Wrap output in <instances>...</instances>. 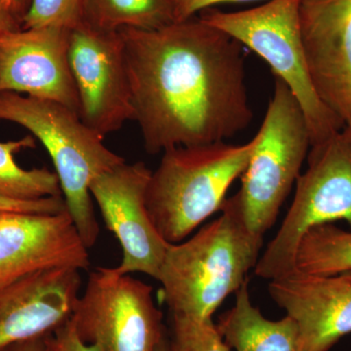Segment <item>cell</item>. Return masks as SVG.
Masks as SVG:
<instances>
[{"instance_id": "1", "label": "cell", "mask_w": 351, "mask_h": 351, "mask_svg": "<svg viewBox=\"0 0 351 351\" xmlns=\"http://www.w3.org/2000/svg\"><path fill=\"white\" fill-rule=\"evenodd\" d=\"M145 152L225 142L253 120L244 46L198 16L119 31Z\"/></svg>"}, {"instance_id": "2", "label": "cell", "mask_w": 351, "mask_h": 351, "mask_svg": "<svg viewBox=\"0 0 351 351\" xmlns=\"http://www.w3.org/2000/svg\"><path fill=\"white\" fill-rule=\"evenodd\" d=\"M186 241L170 244L157 281L171 314L207 319L255 269L263 237L252 232L235 198Z\"/></svg>"}, {"instance_id": "3", "label": "cell", "mask_w": 351, "mask_h": 351, "mask_svg": "<svg viewBox=\"0 0 351 351\" xmlns=\"http://www.w3.org/2000/svg\"><path fill=\"white\" fill-rule=\"evenodd\" d=\"M0 121L19 124L48 152L66 209L88 249L98 239L90 184L95 178L126 162L104 144L103 136L77 112L56 101L0 92Z\"/></svg>"}, {"instance_id": "4", "label": "cell", "mask_w": 351, "mask_h": 351, "mask_svg": "<svg viewBox=\"0 0 351 351\" xmlns=\"http://www.w3.org/2000/svg\"><path fill=\"white\" fill-rule=\"evenodd\" d=\"M226 142L171 147L163 152L145 193L147 211L168 243L184 241L221 210L232 182L241 177L255 149Z\"/></svg>"}, {"instance_id": "5", "label": "cell", "mask_w": 351, "mask_h": 351, "mask_svg": "<svg viewBox=\"0 0 351 351\" xmlns=\"http://www.w3.org/2000/svg\"><path fill=\"white\" fill-rule=\"evenodd\" d=\"M301 1L269 0L239 12L213 7L198 17L262 57L277 80L287 85L306 119L311 149L326 144L345 126L321 101L309 75L300 25Z\"/></svg>"}, {"instance_id": "6", "label": "cell", "mask_w": 351, "mask_h": 351, "mask_svg": "<svg viewBox=\"0 0 351 351\" xmlns=\"http://www.w3.org/2000/svg\"><path fill=\"white\" fill-rule=\"evenodd\" d=\"M255 137V149L233 197L249 228L263 237L276 223L311 149V136L301 108L287 85L277 78Z\"/></svg>"}, {"instance_id": "7", "label": "cell", "mask_w": 351, "mask_h": 351, "mask_svg": "<svg viewBox=\"0 0 351 351\" xmlns=\"http://www.w3.org/2000/svg\"><path fill=\"white\" fill-rule=\"evenodd\" d=\"M307 159L282 225L255 267L256 276L269 281L295 269L300 241L314 226L345 221L351 228V147L341 132L309 149Z\"/></svg>"}, {"instance_id": "8", "label": "cell", "mask_w": 351, "mask_h": 351, "mask_svg": "<svg viewBox=\"0 0 351 351\" xmlns=\"http://www.w3.org/2000/svg\"><path fill=\"white\" fill-rule=\"evenodd\" d=\"M69 321L83 341L101 351H157L166 339L152 286L112 267L90 274Z\"/></svg>"}, {"instance_id": "9", "label": "cell", "mask_w": 351, "mask_h": 351, "mask_svg": "<svg viewBox=\"0 0 351 351\" xmlns=\"http://www.w3.org/2000/svg\"><path fill=\"white\" fill-rule=\"evenodd\" d=\"M69 66L75 80L80 115L103 137L134 120L123 40L119 32L80 24L71 29Z\"/></svg>"}, {"instance_id": "10", "label": "cell", "mask_w": 351, "mask_h": 351, "mask_svg": "<svg viewBox=\"0 0 351 351\" xmlns=\"http://www.w3.org/2000/svg\"><path fill=\"white\" fill-rule=\"evenodd\" d=\"M151 175L142 161L124 162L95 178L90 193L121 246V263L113 270L119 274L141 272L157 280L170 243L147 211L145 193Z\"/></svg>"}, {"instance_id": "11", "label": "cell", "mask_w": 351, "mask_h": 351, "mask_svg": "<svg viewBox=\"0 0 351 351\" xmlns=\"http://www.w3.org/2000/svg\"><path fill=\"white\" fill-rule=\"evenodd\" d=\"M71 29H21L0 38V92L62 104L80 114L69 66Z\"/></svg>"}, {"instance_id": "12", "label": "cell", "mask_w": 351, "mask_h": 351, "mask_svg": "<svg viewBox=\"0 0 351 351\" xmlns=\"http://www.w3.org/2000/svg\"><path fill=\"white\" fill-rule=\"evenodd\" d=\"M84 244L68 209L59 213L0 212V286L58 267L86 270Z\"/></svg>"}, {"instance_id": "13", "label": "cell", "mask_w": 351, "mask_h": 351, "mask_svg": "<svg viewBox=\"0 0 351 351\" xmlns=\"http://www.w3.org/2000/svg\"><path fill=\"white\" fill-rule=\"evenodd\" d=\"M300 25L318 96L351 127V0H302Z\"/></svg>"}, {"instance_id": "14", "label": "cell", "mask_w": 351, "mask_h": 351, "mask_svg": "<svg viewBox=\"0 0 351 351\" xmlns=\"http://www.w3.org/2000/svg\"><path fill=\"white\" fill-rule=\"evenodd\" d=\"M269 292L297 324L302 351H329L351 334V271L323 276L294 269L270 280Z\"/></svg>"}, {"instance_id": "15", "label": "cell", "mask_w": 351, "mask_h": 351, "mask_svg": "<svg viewBox=\"0 0 351 351\" xmlns=\"http://www.w3.org/2000/svg\"><path fill=\"white\" fill-rule=\"evenodd\" d=\"M80 270L44 269L0 286V348L53 334L71 319Z\"/></svg>"}, {"instance_id": "16", "label": "cell", "mask_w": 351, "mask_h": 351, "mask_svg": "<svg viewBox=\"0 0 351 351\" xmlns=\"http://www.w3.org/2000/svg\"><path fill=\"white\" fill-rule=\"evenodd\" d=\"M226 345L235 351H302L299 329L290 316L271 320L254 306L248 279L235 293L234 306L217 324Z\"/></svg>"}, {"instance_id": "17", "label": "cell", "mask_w": 351, "mask_h": 351, "mask_svg": "<svg viewBox=\"0 0 351 351\" xmlns=\"http://www.w3.org/2000/svg\"><path fill=\"white\" fill-rule=\"evenodd\" d=\"M175 22L171 0H86L82 24L105 32L152 31Z\"/></svg>"}, {"instance_id": "18", "label": "cell", "mask_w": 351, "mask_h": 351, "mask_svg": "<svg viewBox=\"0 0 351 351\" xmlns=\"http://www.w3.org/2000/svg\"><path fill=\"white\" fill-rule=\"evenodd\" d=\"M36 145V138L31 135L0 142V197L32 201L63 196L56 173L47 168L23 169L16 162L18 152L34 149Z\"/></svg>"}, {"instance_id": "19", "label": "cell", "mask_w": 351, "mask_h": 351, "mask_svg": "<svg viewBox=\"0 0 351 351\" xmlns=\"http://www.w3.org/2000/svg\"><path fill=\"white\" fill-rule=\"evenodd\" d=\"M295 269L323 276L351 271V232L332 223L314 226L300 241Z\"/></svg>"}, {"instance_id": "20", "label": "cell", "mask_w": 351, "mask_h": 351, "mask_svg": "<svg viewBox=\"0 0 351 351\" xmlns=\"http://www.w3.org/2000/svg\"><path fill=\"white\" fill-rule=\"evenodd\" d=\"M170 339L167 351H230L212 318L200 319L171 314Z\"/></svg>"}, {"instance_id": "21", "label": "cell", "mask_w": 351, "mask_h": 351, "mask_svg": "<svg viewBox=\"0 0 351 351\" xmlns=\"http://www.w3.org/2000/svg\"><path fill=\"white\" fill-rule=\"evenodd\" d=\"M86 0H32L22 29L57 27L73 29L82 24Z\"/></svg>"}, {"instance_id": "22", "label": "cell", "mask_w": 351, "mask_h": 351, "mask_svg": "<svg viewBox=\"0 0 351 351\" xmlns=\"http://www.w3.org/2000/svg\"><path fill=\"white\" fill-rule=\"evenodd\" d=\"M66 209L63 196L43 199L20 201L0 197V212L18 211L29 213H59Z\"/></svg>"}, {"instance_id": "23", "label": "cell", "mask_w": 351, "mask_h": 351, "mask_svg": "<svg viewBox=\"0 0 351 351\" xmlns=\"http://www.w3.org/2000/svg\"><path fill=\"white\" fill-rule=\"evenodd\" d=\"M47 351H101L98 346L83 341L71 325L64 323L51 335Z\"/></svg>"}, {"instance_id": "24", "label": "cell", "mask_w": 351, "mask_h": 351, "mask_svg": "<svg viewBox=\"0 0 351 351\" xmlns=\"http://www.w3.org/2000/svg\"><path fill=\"white\" fill-rule=\"evenodd\" d=\"M256 1V0H171L175 21H184L195 17L198 13L213 8L221 3Z\"/></svg>"}, {"instance_id": "25", "label": "cell", "mask_w": 351, "mask_h": 351, "mask_svg": "<svg viewBox=\"0 0 351 351\" xmlns=\"http://www.w3.org/2000/svg\"><path fill=\"white\" fill-rule=\"evenodd\" d=\"M23 21L12 0H0V38L8 32L22 29Z\"/></svg>"}, {"instance_id": "26", "label": "cell", "mask_w": 351, "mask_h": 351, "mask_svg": "<svg viewBox=\"0 0 351 351\" xmlns=\"http://www.w3.org/2000/svg\"><path fill=\"white\" fill-rule=\"evenodd\" d=\"M51 335L12 343L0 348V351H47Z\"/></svg>"}, {"instance_id": "27", "label": "cell", "mask_w": 351, "mask_h": 351, "mask_svg": "<svg viewBox=\"0 0 351 351\" xmlns=\"http://www.w3.org/2000/svg\"><path fill=\"white\" fill-rule=\"evenodd\" d=\"M17 13L19 14L21 19L24 20L25 14L31 6L32 0H12Z\"/></svg>"}, {"instance_id": "28", "label": "cell", "mask_w": 351, "mask_h": 351, "mask_svg": "<svg viewBox=\"0 0 351 351\" xmlns=\"http://www.w3.org/2000/svg\"><path fill=\"white\" fill-rule=\"evenodd\" d=\"M341 135L345 138L346 142L348 143V145L351 147V127H346L343 128V130L341 131Z\"/></svg>"}, {"instance_id": "29", "label": "cell", "mask_w": 351, "mask_h": 351, "mask_svg": "<svg viewBox=\"0 0 351 351\" xmlns=\"http://www.w3.org/2000/svg\"><path fill=\"white\" fill-rule=\"evenodd\" d=\"M157 351H167V338L164 339L162 343L159 346L158 350Z\"/></svg>"}]
</instances>
